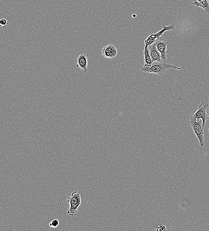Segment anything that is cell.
<instances>
[{
  "mask_svg": "<svg viewBox=\"0 0 209 231\" xmlns=\"http://www.w3.org/2000/svg\"><path fill=\"white\" fill-rule=\"evenodd\" d=\"M59 221L57 219L53 220L49 223V226L53 228H56L59 226Z\"/></svg>",
  "mask_w": 209,
  "mask_h": 231,
  "instance_id": "12",
  "label": "cell"
},
{
  "mask_svg": "<svg viewBox=\"0 0 209 231\" xmlns=\"http://www.w3.org/2000/svg\"><path fill=\"white\" fill-rule=\"evenodd\" d=\"M76 63L77 67L81 69L84 73L88 72V59L86 54H80L77 58Z\"/></svg>",
  "mask_w": 209,
  "mask_h": 231,
  "instance_id": "8",
  "label": "cell"
},
{
  "mask_svg": "<svg viewBox=\"0 0 209 231\" xmlns=\"http://www.w3.org/2000/svg\"><path fill=\"white\" fill-rule=\"evenodd\" d=\"M208 106V104L204 101H201L200 105H198L197 111L195 114L191 116V117L197 120L200 119L202 120L204 129L206 126L207 120L209 118V116L207 113V109Z\"/></svg>",
  "mask_w": 209,
  "mask_h": 231,
  "instance_id": "4",
  "label": "cell"
},
{
  "mask_svg": "<svg viewBox=\"0 0 209 231\" xmlns=\"http://www.w3.org/2000/svg\"><path fill=\"white\" fill-rule=\"evenodd\" d=\"M190 123L195 134L198 139L200 146L202 147L205 145V138L204 129H203L202 120L201 119L197 120L191 117L190 119Z\"/></svg>",
  "mask_w": 209,
  "mask_h": 231,
  "instance_id": "3",
  "label": "cell"
},
{
  "mask_svg": "<svg viewBox=\"0 0 209 231\" xmlns=\"http://www.w3.org/2000/svg\"><path fill=\"white\" fill-rule=\"evenodd\" d=\"M174 28H175V27L173 25H170V26H169L164 25L162 30H161V31L158 32L157 33H156V34H150L148 36V38L145 41V47H148V46L154 43L156 40L160 38V36L163 35V33L165 32L170 30H173L174 29Z\"/></svg>",
  "mask_w": 209,
  "mask_h": 231,
  "instance_id": "5",
  "label": "cell"
},
{
  "mask_svg": "<svg viewBox=\"0 0 209 231\" xmlns=\"http://www.w3.org/2000/svg\"><path fill=\"white\" fill-rule=\"evenodd\" d=\"M67 202L70 204V207L67 210L68 215L72 217L76 216L78 209L82 203L80 193L77 191L74 192L72 195L68 197Z\"/></svg>",
  "mask_w": 209,
  "mask_h": 231,
  "instance_id": "2",
  "label": "cell"
},
{
  "mask_svg": "<svg viewBox=\"0 0 209 231\" xmlns=\"http://www.w3.org/2000/svg\"><path fill=\"white\" fill-rule=\"evenodd\" d=\"M148 49H149V53H150L151 58L153 62L154 61L162 62L161 54L156 48L155 43L149 45L148 46Z\"/></svg>",
  "mask_w": 209,
  "mask_h": 231,
  "instance_id": "9",
  "label": "cell"
},
{
  "mask_svg": "<svg viewBox=\"0 0 209 231\" xmlns=\"http://www.w3.org/2000/svg\"><path fill=\"white\" fill-rule=\"evenodd\" d=\"M143 55L144 56V59H145V64L147 65H151L153 63L152 60L151 58L150 53H149L148 47H145L144 48Z\"/></svg>",
  "mask_w": 209,
  "mask_h": 231,
  "instance_id": "11",
  "label": "cell"
},
{
  "mask_svg": "<svg viewBox=\"0 0 209 231\" xmlns=\"http://www.w3.org/2000/svg\"><path fill=\"white\" fill-rule=\"evenodd\" d=\"M133 17H136V15L135 14H133Z\"/></svg>",
  "mask_w": 209,
  "mask_h": 231,
  "instance_id": "15",
  "label": "cell"
},
{
  "mask_svg": "<svg viewBox=\"0 0 209 231\" xmlns=\"http://www.w3.org/2000/svg\"></svg>",
  "mask_w": 209,
  "mask_h": 231,
  "instance_id": "17",
  "label": "cell"
},
{
  "mask_svg": "<svg viewBox=\"0 0 209 231\" xmlns=\"http://www.w3.org/2000/svg\"><path fill=\"white\" fill-rule=\"evenodd\" d=\"M8 24L7 20L5 19H2L0 20V27H3V26H5Z\"/></svg>",
  "mask_w": 209,
  "mask_h": 231,
  "instance_id": "13",
  "label": "cell"
},
{
  "mask_svg": "<svg viewBox=\"0 0 209 231\" xmlns=\"http://www.w3.org/2000/svg\"><path fill=\"white\" fill-rule=\"evenodd\" d=\"M196 1H197V2H201V0H196Z\"/></svg>",
  "mask_w": 209,
  "mask_h": 231,
  "instance_id": "16",
  "label": "cell"
},
{
  "mask_svg": "<svg viewBox=\"0 0 209 231\" xmlns=\"http://www.w3.org/2000/svg\"><path fill=\"white\" fill-rule=\"evenodd\" d=\"M156 45V48L161 55V60L162 61H166L167 55L169 51L167 50V47L168 45V42L165 41H161L160 39H157L155 42Z\"/></svg>",
  "mask_w": 209,
  "mask_h": 231,
  "instance_id": "6",
  "label": "cell"
},
{
  "mask_svg": "<svg viewBox=\"0 0 209 231\" xmlns=\"http://www.w3.org/2000/svg\"><path fill=\"white\" fill-rule=\"evenodd\" d=\"M117 53V49L113 45H109L104 47L102 50L103 57L107 58L114 59Z\"/></svg>",
  "mask_w": 209,
  "mask_h": 231,
  "instance_id": "7",
  "label": "cell"
},
{
  "mask_svg": "<svg viewBox=\"0 0 209 231\" xmlns=\"http://www.w3.org/2000/svg\"><path fill=\"white\" fill-rule=\"evenodd\" d=\"M191 4L196 5L197 8L198 7L203 8L206 13L209 14V0H201L199 2H197L196 0H194Z\"/></svg>",
  "mask_w": 209,
  "mask_h": 231,
  "instance_id": "10",
  "label": "cell"
},
{
  "mask_svg": "<svg viewBox=\"0 0 209 231\" xmlns=\"http://www.w3.org/2000/svg\"><path fill=\"white\" fill-rule=\"evenodd\" d=\"M156 230L157 231H166V228L164 225H160L156 228Z\"/></svg>",
  "mask_w": 209,
  "mask_h": 231,
  "instance_id": "14",
  "label": "cell"
},
{
  "mask_svg": "<svg viewBox=\"0 0 209 231\" xmlns=\"http://www.w3.org/2000/svg\"><path fill=\"white\" fill-rule=\"evenodd\" d=\"M174 69L180 70L181 68L176 65L167 63L166 61H154L151 65L145 64L141 67V70L145 73H151L162 76L169 69Z\"/></svg>",
  "mask_w": 209,
  "mask_h": 231,
  "instance_id": "1",
  "label": "cell"
}]
</instances>
